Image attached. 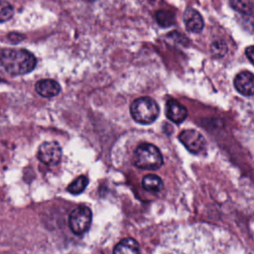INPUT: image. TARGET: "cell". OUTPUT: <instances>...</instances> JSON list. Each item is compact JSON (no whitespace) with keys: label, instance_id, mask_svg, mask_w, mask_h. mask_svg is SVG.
I'll list each match as a JSON object with an SVG mask.
<instances>
[{"label":"cell","instance_id":"obj_1","mask_svg":"<svg viewBox=\"0 0 254 254\" xmlns=\"http://www.w3.org/2000/svg\"><path fill=\"white\" fill-rule=\"evenodd\" d=\"M36 64L35 56L27 50L4 49L0 52V66L9 74L29 73L35 68Z\"/></svg>","mask_w":254,"mask_h":254},{"label":"cell","instance_id":"obj_2","mask_svg":"<svg viewBox=\"0 0 254 254\" xmlns=\"http://www.w3.org/2000/svg\"><path fill=\"white\" fill-rule=\"evenodd\" d=\"M130 113L136 122L140 124H151L157 119L160 108L154 99L144 96L135 99L131 103Z\"/></svg>","mask_w":254,"mask_h":254},{"label":"cell","instance_id":"obj_3","mask_svg":"<svg viewBox=\"0 0 254 254\" xmlns=\"http://www.w3.org/2000/svg\"><path fill=\"white\" fill-rule=\"evenodd\" d=\"M134 164L139 169L157 170L163 165L160 150L151 143L140 144L134 153Z\"/></svg>","mask_w":254,"mask_h":254},{"label":"cell","instance_id":"obj_4","mask_svg":"<svg viewBox=\"0 0 254 254\" xmlns=\"http://www.w3.org/2000/svg\"><path fill=\"white\" fill-rule=\"evenodd\" d=\"M92 219V212L86 205H79L75 207L68 216V225L70 230L80 235L88 230Z\"/></svg>","mask_w":254,"mask_h":254},{"label":"cell","instance_id":"obj_5","mask_svg":"<svg viewBox=\"0 0 254 254\" xmlns=\"http://www.w3.org/2000/svg\"><path fill=\"white\" fill-rule=\"evenodd\" d=\"M62 155V147L56 141H46L40 145L38 150V159L48 166L58 165Z\"/></svg>","mask_w":254,"mask_h":254},{"label":"cell","instance_id":"obj_6","mask_svg":"<svg viewBox=\"0 0 254 254\" xmlns=\"http://www.w3.org/2000/svg\"><path fill=\"white\" fill-rule=\"evenodd\" d=\"M179 139L182 144L192 154L202 152L205 147V140L203 136L196 130L188 129L179 134Z\"/></svg>","mask_w":254,"mask_h":254},{"label":"cell","instance_id":"obj_7","mask_svg":"<svg viewBox=\"0 0 254 254\" xmlns=\"http://www.w3.org/2000/svg\"><path fill=\"white\" fill-rule=\"evenodd\" d=\"M234 86L236 90L245 95L254 94V74L249 71H241L234 78Z\"/></svg>","mask_w":254,"mask_h":254},{"label":"cell","instance_id":"obj_8","mask_svg":"<svg viewBox=\"0 0 254 254\" xmlns=\"http://www.w3.org/2000/svg\"><path fill=\"white\" fill-rule=\"evenodd\" d=\"M166 115L174 123H182L188 116L187 108L175 99H170L166 104Z\"/></svg>","mask_w":254,"mask_h":254},{"label":"cell","instance_id":"obj_9","mask_svg":"<svg viewBox=\"0 0 254 254\" xmlns=\"http://www.w3.org/2000/svg\"><path fill=\"white\" fill-rule=\"evenodd\" d=\"M35 89L42 97L52 98L61 92V85L54 79H42L36 83Z\"/></svg>","mask_w":254,"mask_h":254},{"label":"cell","instance_id":"obj_10","mask_svg":"<svg viewBox=\"0 0 254 254\" xmlns=\"http://www.w3.org/2000/svg\"><path fill=\"white\" fill-rule=\"evenodd\" d=\"M184 23L187 29L193 33H199L203 29V19L194 9L189 8L184 13Z\"/></svg>","mask_w":254,"mask_h":254},{"label":"cell","instance_id":"obj_11","mask_svg":"<svg viewBox=\"0 0 254 254\" xmlns=\"http://www.w3.org/2000/svg\"><path fill=\"white\" fill-rule=\"evenodd\" d=\"M113 254H140L139 244L134 238H124L115 245Z\"/></svg>","mask_w":254,"mask_h":254},{"label":"cell","instance_id":"obj_12","mask_svg":"<svg viewBox=\"0 0 254 254\" xmlns=\"http://www.w3.org/2000/svg\"><path fill=\"white\" fill-rule=\"evenodd\" d=\"M142 186L146 190L150 192H158L163 188V182L157 175L150 174L143 178Z\"/></svg>","mask_w":254,"mask_h":254},{"label":"cell","instance_id":"obj_13","mask_svg":"<svg viewBox=\"0 0 254 254\" xmlns=\"http://www.w3.org/2000/svg\"><path fill=\"white\" fill-rule=\"evenodd\" d=\"M88 185V179L87 177L85 176H79L77 177L73 182H71L67 188H66V190L71 193V194H79L81 193L85 188L87 187Z\"/></svg>","mask_w":254,"mask_h":254},{"label":"cell","instance_id":"obj_14","mask_svg":"<svg viewBox=\"0 0 254 254\" xmlns=\"http://www.w3.org/2000/svg\"><path fill=\"white\" fill-rule=\"evenodd\" d=\"M230 5L234 10L245 15L253 12V4L250 0H230Z\"/></svg>","mask_w":254,"mask_h":254},{"label":"cell","instance_id":"obj_15","mask_svg":"<svg viewBox=\"0 0 254 254\" xmlns=\"http://www.w3.org/2000/svg\"><path fill=\"white\" fill-rule=\"evenodd\" d=\"M13 15H14L13 6L5 0H0V23L10 20Z\"/></svg>","mask_w":254,"mask_h":254},{"label":"cell","instance_id":"obj_16","mask_svg":"<svg viewBox=\"0 0 254 254\" xmlns=\"http://www.w3.org/2000/svg\"><path fill=\"white\" fill-rule=\"evenodd\" d=\"M156 20L161 26L169 27L174 24L175 17L172 13L168 11H158L156 13Z\"/></svg>","mask_w":254,"mask_h":254},{"label":"cell","instance_id":"obj_17","mask_svg":"<svg viewBox=\"0 0 254 254\" xmlns=\"http://www.w3.org/2000/svg\"><path fill=\"white\" fill-rule=\"evenodd\" d=\"M227 52V47L226 45L221 42V41H218V42H215L211 45V53L215 56H218V57H222L225 53Z\"/></svg>","mask_w":254,"mask_h":254},{"label":"cell","instance_id":"obj_18","mask_svg":"<svg viewBox=\"0 0 254 254\" xmlns=\"http://www.w3.org/2000/svg\"><path fill=\"white\" fill-rule=\"evenodd\" d=\"M245 54L249 61L254 64V46H250L245 50Z\"/></svg>","mask_w":254,"mask_h":254},{"label":"cell","instance_id":"obj_19","mask_svg":"<svg viewBox=\"0 0 254 254\" xmlns=\"http://www.w3.org/2000/svg\"><path fill=\"white\" fill-rule=\"evenodd\" d=\"M85 1H94V0H85Z\"/></svg>","mask_w":254,"mask_h":254}]
</instances>
